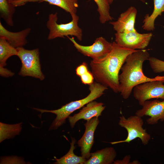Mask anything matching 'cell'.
Returning <instances> with one entry per match:
<instances>
[{"instance_id": "6da1fadb", "label": "cell", "mask_w": 164, "mask_h": 164, "mask_svg": "<svg viewBox=\"0 0 164 164\" xmlns=\"http://www.w3.org/2000/svg\"><path fill=\"white\" fill-rule=\"evenodd\" d=\"M137 50L125 48L113 42L112 49L106 56L91 61L90 66L94 79L114 92H119V71L127 56Z\"/></svg>"}, {"instance_id": "7a4b0ae2", "label": "cell", "mask_w": 164, "mask_h": 164, "mask_svg": "<svg viewBox=\"0 0 164 164\" xmlns=\"http://www.w3.org/2000/svg\"><path fill=\"white\" fill-rule=\"evenodd\" d=\"M149 54L147 50H137L126 57L125 63L119 75V92L125 99L130 97L134 87L136 85L155 79L145 76L142 70L144 62L148 60Z\"/></svg>"}, {"instance_id": "3957f363", "label": "cell", "mask_w": 164, "mask_h": 164, "mask_svg": "<svg viewBox=\"0 0 164 164\" xmlns=\"http://www.w3.org/2000/svg\"><path fill=\"white\" fill-rule=\"evenodd\" d=\"M90 93L85 98L72 101L62 106L60 108L53 110H47L34 108L41 112H50L55 114L56 117L52 122L50 130L56 129L64 124L67 118L76 110L83 107L88 103L100 97L104 94L108 87L97 82H94L89 85Z\"/></svg>"}, {"instance_id": "277c9868", "label": "cell", "mask_w": 164, "mask_h": 164, "mask_svg": "<svg viewBox=\"0 0 164 164\" xmlns=\"http://www.w3.org/2000/svg\"><path fill=\"white\" fill-rule=\"evenodd\" d=\"M72 20L70 22L59 24L57 13L50 14L49 15L46 26L49 30L48 39L51 40L57 38H64L65 36H73L78 40L82 38V30L78 26L79 18L76 14L71 15Z\"/></svg>"}, {"instance_id": "5b68a950", "label": "cell", "mask_w": 164, "mask_h": 164, "mask_svg": "<svg viewBox=\"0 0 164 164\" xmlns=\"http://www.w3.org/2000/svg\"><path fill=\"white\" fill-rule=\"evenodd\" d=\"M119 118L118 125L126 130L127 137L125 140L110 142V144L114 145L122 143H129L137 138L140 139L142 144L144 145L149 143L151 138V135L142 127L144 121L142 117L135 114L127 118L122 115Z\"/></svg>"}, {"instance_id": "8992f818", "label": "cell", "mask_w": 164, "mask_h": 164, "mask_svg": "<svg viewBox=\"0 0 164 164\" xmlns=\"http://www.w3.org/2000/svg\"><path fill=\"white\" fill-rule=\"evenodd\" d=\"M17 56L22 63L19 74L22 76H30L43 80L45 76L41 70L39 52L38 48L32 50L23 47L16 48Z\"/></svg>"}, {"instance_id": "52a82bcc", "label": "cell", "mask_w": 164, "mask_h": 164, "mask_svg": "<svg viewBox=\"0 0 164 164\" xmlns=\"http://www.w3.org/2000/svg\"><path fill=\"white\" fill-rule=\"evenodd\" d=\"M164 76H156L154 80L139 84L133 88V96L142 106L146 101L152 99H164Z\"/></svg>"}, {"instance_id": "ba28073f", "label": "cell", "mask_w": 164, "mask_h": 164, "mask_svg": "<svg viewBox=\"0 0 164 164\" xmlns=\"http://www.w3.org/2000/svg\"><path fill=\"white\" fill-rule=\"evenodd\" d=\"M67 37L78 51L84 56L91 57L93 60L104 57L111 52L112 48V43L108 42L102 37L97 38L93 44L89 46L81 45L77 43L73 37Z\"/></svg>"}, {"instance_id": "9c48e42d", "label": "cell", "mask_w": 164, "mask_h": 164, "mask_svg": "<svg viewBox=\"0 0 164 164\" xmlns=\"http://www.w3.org/2000/svg\"><path fill=\"white\" fill-rule=\"evenodd\" d=\"M115 42L129 49H144L148 45L152 36V33L141 34L136 30L115 34Z\"/></svg>"}, {"instance_id": "30bf717a", "label": "cell", "mask_w": 164, "mask_h": 164, "mask_svg": "<svg viewBox=\"0 0 164 164\" xmlns=\"http://www.w3.org/2000/svg\"><path fill=\"white\" fill-rule=\"evenodd\" d=\"M142 106L141 109L136 111L135 114L141 117L144 116L150 117L146 120L148 124L154 125L159 121H164V99L162 101L158 99L147 100Z\"/></svg>"}, {"instance_id": "8fae6325", "label": "cell", "mask_w": 164, "mask_h": 164, "mask_svg": "<svg viewBox=\"0 0 164 164\" xmlns=\"http://www.w3.org/2000/svg\"><path fill=\"white\" fill-rule=\"evenodd\" d=\"M87 121L84 124V132L77 143L80 148L81 155L87 160L91 156L90 151L94 143V133L99 120L98 118L94 117Z\"/></svg>"}, {"instance_id": "7c38bea8", "label": "cell", "mask_w": 164, "mask_h": 164, "mask_svg": "<svg viewBox=\"0 0 164 164\" xmlns=\"http://www.w3.org/2000/svg\"><path fill=\"white\" fill-rule=\"evenodd\" d=\"M102 103L94 101L88 103L86 106L83 107L79 113L73 116H69L68 120L71 127L73 128L76 122L80 119L87 121L93 117L98 118L101 115L106 107Z\"/></svg>"}, {"instance_id": "4fadbf2b", "label": "cell", "mask_w": 164, "mask_h": 164, "mask_svg": "<svg viewBox=\"0 0 164 164\" xmlns=\"http://www.w3.org/2000/svg\"><path fill=\"white\" fill-rule=\"evenodd\" d=\"M137 10L131 6L125 12L121 13L118 20L110 22L116 32L123 33L135 31L134 27Z\"/></svg>"}, {"instance_id": "5bb4252c", "label": "cell", "mask_w": 164, "mask_h": 164, "mask_svg": "<svg viewBox=\"0 0 164 164\" xmlns=\"http://www.w3.org/2000/svg\"><path fill=\"white\" fill-rule=\"evenodd\" d=\"M31 29L27 28L18 32H12L6 29L0 22V38L4 39L15 48L22 47L27 43V37Z\"/></svg>"}, {"instance_id": "9a60e30c", "label": "cell", "mask_w": 164, "mask_h": 164, "mask_svg": "<svg viewBox=\"0 0 164 164\" xmlns=\"http://www.w3.org/2000/svg\"><path fill=\"white\" fill-rule=\"evenodd\" d=\"M116 156L114 147H106L91 153L90 157L84 164H111Z\"/></svg>"}, {"instance_id": "2e32d148", "label": "cell", "mask_w": 164, "mask_h": 164, "mask_svg": "<svg viewBox=\"0 0 164 164\" xmlns=\"http://www.w3.org/2000/svg\"><path fill=\"white\" fill-rule=\"evenodd\" d=\"M154 9L152 14L149 15L146 14L143 20L142 28L148 31H153L155 29L154 22L157 17L164 13V0H154Z\"/></svg>"}, {"instance_id": "e0dca14e", "label": "cell", "mask_w": 164, "mask_h": 164, "mask_svg": "<svg viewBox=\"0 0 164 164\" xmlns=\"http://www.w3.org/2000/svg\"><path fill=\"white\" fill-rule=\"evenodd\" d=\"M76 142L75 138H72L70 149L67 153L60 159H56L55 164H84L87 159L84 157L78 156L73 152Z\"/></svg>"}, {"instance_id": "ac0fdd59", "label": "cell", "mask_w": 164, "mask_h": 164, "mask_svg": "<svg viewBox=\"0 0 164 164\" xmlns=\"http://www.w3.org/2000/svg\"><path fill=\"white\" fill-rule=\"evenodd\" d=\"M17 50L6 40L0 38V66L4 67L7 60L12 56H17Z\"/></svg>"}, {"instance_id": "d6986e66", "label": "cell", "mask_w": 164, "mask_h": 164, "mask_svg": "<svg viewBox=\"0 0 164 164\" xmlns=\"http://www.w3.org/2000/svg\"><path fill=\"white\" fill-rule=\"evenodd\" d=\"M15 7L7 0H0V17L10 26L14 25L13 16Z\"/></svg>"}, {"instance_id": "ffe728a7", "label": "cell", "mask_w": 164, "mask_h": 164, "mask_svg": "<svg viewBox=\"0 0 164 164\" xmlns=\"http://www.w3.org/2000/svg\"><path fill=\"white\" fill-rule=\"evenodd\" d=\"M44 2L58 6L70 15L76 14L78 7V0H43Z\"/></svg>"}, {"instance_id": "44dd1931", "label": "cell", "mask_w": 164, "mask_h": 164, "mask_svg": "<svg viewBox=\"0 0 164 164\" xmlns=\"http://www.w3.org/2000/svg\"><path fill=\"white\" fill-rule=\"evenodd\" d=\"M21 123L8 125L0 122V142L18 134L21 129Z\"/></svg>"}, {"instance_id": "7402d4cb", "label": "cell", "mask_w": 164, "mask_h": 164, "mask_svg": "<svg viewBox=\"0 0 164 164\" xmlns=\"http://www.w3.org/2000/svg\"><path fill=\"white\" fill-rule=\"evenodd\" d=\"M97 6L100 21L102 24L111 21L113 18L110 13V4L108 0H94Z\"/></svg>"}, {"instance_id": "603a6c76", "label": "cell", "mask_w": 164, "mask_h": 164, "mask_svg": "<svg viewBox=\"0 0 164 164\" xmlns=\"http://www.w3.org/2000/svg\"><path fill=\"white\" fill-rule=\"evenodd\" d=\"M75 71L77 75L80 77L82 84L89 85L93 83L94 79V76L92 73L89 70L86 62H83L77 66Z\"/></svg>"}, {"instance_id": "cb8c5ba5", "label": "cell", "mask_w": 164, "mask_h": 164, "mask_svg": "<svg viewBox=\"0 0 164 164\" xmlns=\"http://www.w3.org/2000/svg\"><path fill=\"white\" fill-rule=\"evenodd\" d=\"M148 60L150 66L154 73H158L163 72L164 74V61L153 57H150Z\"/></svg>"}, {"instance_id": "d4e9b609", "label": "cell", "mask_w": 164, "mask_h": 164, "mask_svg": "<svg viewBox=\"0 0 164 164\" xmlns=\"http://www.w3.org/2000/svg\"><path fill=\"white\" fill-rule=\"evenodd\" d=\"M43 0H15L10 2L15 7L21 6L29 2H43Z\"/></svg>"}, {"instance_id": "484cf974", "label": "cell", "mask_w": 164, "mask_h": 164, "mask_svg": "<svg viewBox=\"0 0 164 164\" xmlns=\"http://www.w3.org/2000/svg\"><path fill=\"white\" fill-rule=\"evenodd\" d=\"M4 67L0 66V73L1 76L5 77H11L14 75V73Z\"/></svg>"}, {"instance_id": "4316f807", "label": "cell", "mask_w": 164, "mask_h": 164, "mask_svg": "<svg viewBox=\"0 0 164 164\" xmlns=\"http://www.w3.org/2000/svg\"><path fill=\"white\" fill-rule=\"evenodd\" d=\"M131 156L130 155H126L121 160H114V164H130Z\"/></svg>"}, {"instance_id": "83f0119b", "label": "cell", "mask_w": 164, "mask_h": 164, "mask_svg": "<svg viewBox=\"0 0 164 164\" xmlns=\"http://www.w3.org/2000/svg\"><path fill=\"white\" fill-rule=\"evenodd\" d=\"M140 162L137 160H134L130 162V164H140Z\"/></svg>"}, {"instance_id": "f1b7e54d", "label": "cell", "mask_w": 164, "mask_h": 164, "mask_svg": "<svg viewBox=\"0 0 164 164\" xmlns=\"http://www.w3.org/2000/svg\"><path fill=\"white\" fill-rule=\"evenodd\" d=\"M114 0H108V2L109 4H111L113 2ZM142 2L145 3V0H140Z\"/></svg>"}, {"instance_id": "f546056e", "label": "cell", "mask_w": 164, "mask_h": 164, "mask_svg": "<svg viewBox=\"0 0 164 164\" xmlns=\"http://www.w3.org/2000/svg\"><path fill=\"white\" fill-rule=\"evenodd\" d=\"M7 0L9 2H11L12 1H14L15 0Z\"/></svg>"}]
</instances>
